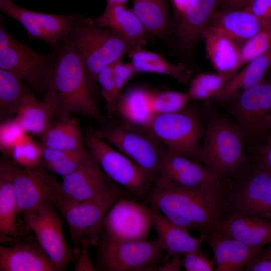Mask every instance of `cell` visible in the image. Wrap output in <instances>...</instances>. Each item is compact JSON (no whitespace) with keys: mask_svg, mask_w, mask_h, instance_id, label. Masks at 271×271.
Instances as JSON below:
<instances>
[{"mask_svg":"<svg viewBox=\"0 0 271 271\" xmlns=\"http://www.w3.org/2000/svg\"><path fill=\"white\" fill-rule=\"evenodd\" d=\"M149 208L159 244L168 256L200 250L202 244L207 241L205 234L194 237L189 230L171 221L156 208L150 205Z\"/></svg>","mask_w":271,"mask_h":271,"instance_id":"22","label":"cell"},{"mask_svg":"<svg viewBox=\"0 0 271 271\" xmlns=\"http://www.w3.org/2000/svg\"><path fill=\"white\" fill-rule=\"evenodd\" d=\"M0 270L56 271L41 247L27 243L0 246Z\"/></svg>","mask_w":271,"mask_h":271,"instance_id":"25","label":"cell"},{"mask_svg":"<svg viewBox=\"0 0 271 271\" xmlns=\"http://www.w3.org/2000/svg\"><path fill=\"white\" fill-rule=\"evenodd\" d=\"M63 41L71 44L79 55L90 90L98 91L97 78L105 67L128 54L132 45L115 31L98 26L91 18L76 16L73 27Z\"/></svg>","mask_w":271,"mask_h":271,"instance_id":"4","label":"cell"},{"mask_svg":"<svg viewBox=\"0 0 271 271\" xmlns=\"http://www.w3.org/2000/svg\"><path fill=\"white\" fill-rule=\"evenodd\" d=\"M98 249V268L101 270H158L168 256L157 238L118 242L103 235Z\"/></svg>","mask_w":271,"mask_h":271,"instance_id":"10","label":"cell"},{"mask_svg":"<svg viewBox=\"0 0 271 271\" xmlns=\"http://www.w3.org/2000/svg\"><path fill=\"white\" fill-rule=\"evenodd\" d=\"M245 151L249 163L271 174V147L264 143L249 145Z\"/></svg>","mask_w":271,"mask_h":271,"instance_id":"42","label":"cell"},{"mask_svg":"<svg viewBox=\"0 0 271 271\" xmlns=\"http://www.w3.org/2000/svg\"><path fill=\"white\" fill-rule=\"evenodd\" d=\"M202 233L207 237L214 253L215 271H241L252 258L263 249L249 246L223 235L216 227H208Z\"/></svg>","mask_w":271,"mask_h":271,"instance_id":"19","label":"cell"},{"mask_svg":"<svg viewBox=\"0 0 271 271\" xmlns=\"http://www.w3.org/2000/svg\"><path fill=\"white\" fill-rule=\"evenodd\" d=\"M91 19L98 26L119 34L133 48L143 47L147 44L149 35L147 30L132 10L127 8L125 4H107L103 14Z\"/></svg>","mask_w":271,"mask_h":271,"instance_id":"23","label":"cell"},{"mask_svg":"<svg viewBox=\"0 0 271 271\" xmlns=\"http://www.w3.org/2000/svg\"><path fill=\"white\" fill-rule=\"evenodd\" d=\"M97 82L105 101L107 116L111 119L116 112L117 99L119 94L113 76L112 64L100 72Z\"/></svg>","mask_w":271,"mask_h":271,"instance_id":"41","label":"cell"},{"mask_svg":"<svg viewBox=\"0 0 271 271\" xmlns=\"http://www.w3.org/2000/svg\"><path fill=\"white\" fill-rule=\"evenodd\" d=\"M129 0H107V4L121 3L125 4Z\"/></svg>","mask_w":271,"mask_h":271,"instance_id":"52","label":"cell"},{"mask_svg":"<svg viewBox=\"0 0 271 271\" xmlns=\"http://www.w3.org/2000/svg\"><path fill=\"white\" fill-rule=\"evenodd\" d=\"M133 197L122 196L107 213L103 235L115 241L147 240L153 226L149 205Z\"/></svg>","mask_w":271,"mask_h":271,"instance_id":"14","label":"cell"},{"mask_svg":"<svg viewBox=\"0 0 271 271\" xmlns=\"http://www.w3.org/2000/svg\"><path fill=\"white\" fill-rule=\"evenodd\" d=\"M1 165L11 175L19 214L22 213L25 218L41 204L51 200L58 182L41 165L27 168L6 160H1Z\"/></svg>","mask_w":271,"mask_h":271,"instance_id":"16","label":"cell"},{"mask_svg":"<svg viewBox=\"0 0 271 271\" xmlns=\"http://www.w3.org/2000/svg\"><path fill=\"white\" fill-rule=\"evenodd\" d=\"M31 93L20 77L0 69V115L3 119L16 114L24 98Z\"/></svg>","mask_w":271,"mask_h":271,"instance_id":"34","label":"cell"},{"mask_svg":"<svg viewBox=\"0 0 271 271\" xmlns=\"http://www.w3.org/2000/svg\"><path fill=\"white\" fill-rule=\"evenodd\" d=\"M201 109L205 124L201 163L216 173L237 178L249 166L243 130L234 119L219 112L209 100L204 101Z\"/></svg>","mask_w":271,"mask_h":271,"instance_id":"3","label":"cell"},{"mask_svg":"<svg viewBox=\"0 0 271 271\" xmlns=\"http://www.w3.org/2000/svg\"><path fill=\"white\" fill-rule=\"evenodd\" d=\"M241 175L232 179L226 199L224 218L255 216L271 220V174L249 163Z\"/></svg>","mask_w":271,"mask_h":271,"instance_id":"8","label":"cell"},{"mask_svg":"<svg viewBox=\"0 0 271 271\" xmlns=\"http://www.w3.org/2000/svg\"><path fill=\"white\" fill-rule=\"evenodd\" d=\"M40 138L43 147L53 150L75 151L84 149L86 146L85 137L78 121L70 118L51 125Z\"/></svg>","mask_w":271,"mask_h":271,"instance_id":"31","label":"cell"},{"mask_svg":"<svg viewBox=\"0 0 271 271\" xmlns=\"http://www.w3.org/2000/svg\"><path fill=\"white\" fill-rule=\"evenodd\" d=\"M81 251L79 258L75 267L76 271H95L97 268L94 265L89 254V248L92 244L88 239H83L80 242Z\"/></svg>","mask_w":271,"mask_h":271,"instance_id":"47","label":"cell"},{"mask_svg":"<svg viewBox=\"0 0 271 271\" xmlns=\"http://www.w3.org/2000/svg\"><path fill=\"white\" fill-rule=\"evenodd\" d=\"M225 236L249 246H262L271 242V221L255 216L226 217L217 228Z\"/></svg>","mask_w":271,"mask_h":271,"instance_id":"24","label":"cell"},{"mask_svg":"<svg viewBox=\"0 0 271 271\" xmlns=\"http://www.w3.org/2000/svg\"><path fill=\"white\" fill-rule=\"evenodd\" d=\"M55 50L41 54L14 38L1 21L0 69L18 75L36 92L47 93L53 75Z\"/></svg>","mask_w":271,"mask_h":271,"instance_id":"7","label":"cell"},{"mask_svg":"<svg viewBox=\"0 0 271 271\" xmlns=\"http://www.w3.org/2000/svg\"><path fill=\"white\" fill-rule=\"evenodd\" d=\"M244 10L258 19L262 27L271 24V0H250Z\"/></svg>","mask_w":271,"mask_h":271,"instance_id":"45","label":"cell"},{"mask_svg":"<svg viewBox=\"0 0 271 271\" xmlns=\"http://www.w3.org/2000/svg\"><path fill=\"white\" fill-rule=\"evenodd\" d=\"M131 9L149 35L164 39L170 27L167 0H133Z\"/></svg>","mask_w":271,"mask_h":271,"instance_id":"32","label":"cell"},{"mask_svg":"<svg viewBox=\"0 0 271 271\" xmlns=\"http://www.w3.org/2000/svg\"><path fill=\"white\" fill-rule=\"evenodd\" d=\"M214 265L201 249L183 254V267L186 271H212Z\"/></svg>","mask_w":271,"mask_h":271,"instance_id":"43","label":"cell"},{"mask_svg":"<svg viewBox=\"0 0 271 271\" xmlns=\"http://www.w3.org/2000/svg\"><path fill=\"white\" fill-rule=\"evenodd\" d=\"M112 69L117 90L120 93L124 86L138 73L130 63H124L122 59L112 63Z\"/></svg>","mask_w":271,"mask_h":271,"instance_id":"44","label":"cell"},{"mask_svg":"<svg viewBox=\"0 0 271 271\" xmlns=\"http://www.w3.org/2000/svg\"><path fill=\"white\" fill-rule=\"evenodd\" d=\"M54 48L55 64L46 100L52 106L54 115L62 120L70 118L72 113H79L103 123L106 120L90 90L79 55L65 41L60 42Z\"/></svg>","mask_w":271,"mask_h":271,"instance_id":"2","label":"cell"},{"mask_svg":"<svg viewBox=\"0 0 271 271\" xmlns=\"http://www.w3.org/2000/svg\"><path fill=\"white\" fill-rule=\"evenodd\" d=\"M94 131L141 167L155 182L166 148L147 127L122 119L110 120Z\"/></svg>","mask_w":271,"mask_h":271,"instance_id":"6","label":"cell"},{"mask_svg":"<svg viewBox=\"0 0 271 271\" xmlns=\"http://www.w3.org/2000/svg\"><path fill=\"white\" fill-rule=\"evenodd\" d=\"M54 206L51 200L46 201L32 212L25 220L56 270H62L70 261L72 251L64 236L61 218Z\"/></svg>","mask_w":271,"mask_h":271,"instance_id":"15","label":"cell"},{"mask_svg":"<svg viewBox=\"0 0 271 271\" xmlns=\"http://www.w3.org/2000/svg\"><path fill=\"white\" fill-rule=\"evenodd\" d=\"M270 66L271 48L250 61L242 70L228 80L212 100L222 103L231 101L262 82L265 78Z\"/></svg>","mask_w":271,"mask_h":271,"instance_id":"26","label":"cell"},{"mask_svg":"<svg viewBox=\"0 0 271 271\" xmlns=\"http://www.w3.org/2000/svg\"><path fill=\"white\" fill-rule=\"evenodd\" d=\"M192 0H173L175 7L181 16L191 3Z\"/></svg>","mask_w":271,"mask_h":271,"instance_id":"50","label":"cell"},{"mask_svg":"<svg viewBox=\"0 0 271 271\" xmlns=\"http://www.w3.org/2000/svg\"><path fill=\"white\" fill-rule=\"evenodd\" d=\"M43 147L28 136L15 147L9 156L17 164L24 168H33L41 164Z\"/></svg>","mask_w":271,"mask_h":271,"instance_id":"38","label":"cell"},{"mask_svg":"<svg viewBox=\"0 0 271 271\" xmlns=\"http://www.w3.org/2000/svg\"><path fill=\"white\" fill-rule=\"evenodd\" d=\"M210 26L228 35L241 45L262 28L260 21L246 10L217 9Z\"/></svg>","mask_w":271,"mask_h":271,"instance_id":"27","label":"cell"},{"mask_svg":"<svg viewBox=\"0 0 271 271\" xmlns=\"http://www.w3.org/2000/svg\"><path fill=\"white\" fill-rule=\"evenodd\" d=\"M191 100L188 92L153 91L151 108L154 114L169 113L184 108Z\"/></svg>","mask_w":271,"mask_h":271,"instance_id":"37","label":"cell"},{"mask_svg":"<svg viewBox=\"0 0 271 271\" xmlns=\"http://www.w3.org/2000/svg\"><path fill=\"white\" fill-rule=\"evenodd\" d=\"M271 48V24L263 27L240 46L241 66L267 52Z\"/></svg>","mask_w":271,"mask_h":271,"instance_id":"39","label":"cell"},{"mask_svg":"<svg viewBox=\"0 0 271 271\" xmlns=\"http://www.w3.org/2000/svg\"><path fill=\"white\" fill-rule=\"evenodd\" d=\"M153 91L143 87H134L118 95L116 112L130 123L146 127L154 114L151 108Z\"/></svg>","mask_w":271,"mask_h":271,"instance_id":"28","label":"cell"},{"mask_svg":"<svg viewBox=\"0 0 271 271\" xmlns=\"http://www.w3.org/2000/svg\"><path fill=\"white\" fill-rule=\"evenodd\" d=\"M1 11L18 21L29 37L43 40L55 47L64 40L72 29L76 16L41 13L16 5L10 0H0Z\"/></svg>","mask_w":271,"mask_h":271,"instance_id":"17","label":"cell"},{"mask_svg":"<svg viewBox=\"0 0 271 271\" xmlns=\"http://www.w3.org/2000/svg\"><path fill=\"white\" fill-rule=\"evenodd\" d=\"M243 270L271 271V245L248 261Z\"/></svg>","mask_w":271,"mask_h":271,"instance_id":"46","label":"cell"},{"mask_svg":"<svg viewBox=\"0 0 271 271\" xmlns=\"http://www.w3.org/2000/svg\"><path fill=\"white\" fill-rule=\"evenodd\" d=\"M87 150L104 173L138 200L144 197L154 182L138 165L99 138L94 130L84 135Z\"/></svg>","mask_w":271,"mask_h":271,"instance_id":"9","label":"cell"},{"mask_svg":"<svg viewBox=\"0 0 271 271\" xmlns=\"http://www.w3.org/2000/svg\"><path fill=\"white\" fill-rule=\"evenodd\" d=\"M227 103L229 113L245 134L246 145L265 143L271 128V78Z\"/></svg>","mask_w":271,"mask_h":271,"instance_id":"11","label":"cell"},{"mask_svg":"<svg viewBox=\"0 0 271 271\" xmlns=\"http://www.w3.org/2000/svg\"><path fill=\"white\" fill-rule=\"evenodd\" d=\"M227 81L225 77L218 73H201L191 80L188 92L192 100L212 99Z\"/></svg>","mask_w":271,"mask_h":271,"instance_id":"36","label":"cell"},{"mask_svg":"<svg viewBox=\"0 0 271 271\" xmlns=\"http://www.w3.org/2000/svg\"><path fill=\"white\" fill-rule=\"evenodd\" d=\"M224 175L216 173L201 163L166 150L158 176L153 185L165 189H194L213 182Z\"/></svg>","mask_w":271,"mask_h":271,"instance_id":"18","label":"cell"},{"mask_svg":"<svg viewBox=\"0 0 271 271\" xmlns=\"http://www.w3.org/2000/svg\"><path fill=\"white\" fill-rule=\"evenodd\" d=\"M28 136L27 132L15 117L2 120L0 124V149L9 156L12 149Z\"/></svg>","mask_w":271,"mask_h":271,"instance_id":"40","label":"cell"},{"mask_svg":"<svg viewBox=\"0 0 271 271\" xmlns=\"http://www.w3.org/2000/svg\"><path fill=\"white\" fill-rule=\"evenodd\" d=\"M219 0H192L181 16L176 29L178 47L190 55L198 39L210 26L212 16L218 9Z\"/></svg>","mask_w":271,"mask_h":271,"instance_id":"20","label":"cell"},{"mask_svg":"<svg viewBox=\"0 0 271 271\" xmlns=\"http://www.w3.org/2000/svg\"><path fill=\"white\" fill-rule=\"evenodd\" d=\"M130 196L127 190L118 185L101 196L56 208L65 219L74 243L80 242L86 238L92 244H96L110 208L121 197Z\"/></svg>","mask_w":271,"mask_h":271,"instance_id":"12","label":"cell"},{"mask_svg":"<svg viewBox=\"0 0 271 271\" xmlns=\"http://www.w3.org/2000/svg\"><path fill=\"white\" fill-rule=\"evenodd\" d=\"M207 55L217 73L228 81L241 64V45L222 30L209 26L204 32Z\"/></svg>","mask_w":271,"mask_h":271,"instance_id":"21","label":"cell"},{"mask_svg":"<svg viewBox=\"0 0 271 271\" xmlns=\"http://www.w3.org/2000/svg\"><path fill=\"white\" fill-rule=\"evenodd\" d=\"M117 185L90 154L78 169L58 182L51 201L56 207L82 202L103 195Z\"/></svg>","mask_w":271,"mask_h":271,"instance_id":"13","label":"cell"},{"mask_svg":"<svg viewBox=\"0 0 271 271\" xmlns=\"http://www.w3.org/2000/svg\"><path fill=\"white\" fill-rule=\"evenodd\" d=\"M231 178L224 176L194 189H165L152 185L141 202L154 207L174 223L188 230L218 228L224 219Z\"/></svg>","mask_w":271,"mask_h":271,"instance_id":"1","label":"cell"},{"mask_svg":"<svg viewBox=\"0 0 271 271\" xmlns=\"http://www.w3.org/2000/svg\"><path fill=\"white\" fill-rule=\"evenodd\" d=\"M18 203L12 179L8 171L0 166V236L4 239L16 236Z\"/></svg>","mask_w":271,"mask_h":271,"instance_id":"33","label":"cell"},{"mask_svg":"<svg viewBox=\"0 0 271 271\" xmlns=\"http://www.w3.org/2000/svg\"><path fill=\"white\" fill-rule=\"evenodd\" d=\"M250 0H219L217 9L244 10Z\"/></svg>","mask_w":271,"mask_h":271,"instance_id":"49","label":"cell"},{"mask_svg":"<svg viewBox=\"0 0 271 271\" xmlns=\"http://www.w3.org/2000/svg\"><path fill=\"white\" fill-rule=\"evenodd\" d=\"M132 64L137 72L154 73L171 76L178 82L187 84L192 71L183 64L175 65L167 61L160 54L138 47L128 53Z\"/></svg>","mask_w":271,"mask_h":271,"instance_id":"29","label":"cell"},{"mask_svg":"<svg viewBox=\"0 0 271 271\" xmlns=\"http://www.w3.org/2000/svg\"><path fill=\"white\" fill-rule=\"evenodd\" d=\"M41 165L63 178L78 169L90 155L84 149L62 151L43 147Z\"/></svg>","mask_w":271,"mask_h":271,"instance_id":"35","label":"cell"},{"mask_svg":"<svg viewBox=\"0 0 271 271\" xmlns=\"http://www.w3.org/2000/svg\"><path fill=\"white\" fill-rule=\"evenodd\" d=\"M183 253H177L173 256L170 261H167L158 269L160 271H179L183 266Z\"/></svg>","mask_w":271,"mask_h":271,"instance_id":"48","label":"cell"},{"mask_svg":"<svg viewBox=\"0 0 271 271\" xmlns=\"http://www.w3.org/2000/svg\"><path fill=\"white\" fill-rule=\"evenodd\" d=\"M54 116L51 104L38 100L31 93L24 98L15 117L27 133L40 137L52 125Z\"/></svg>","mask_w":271,"mask_h":271,"instance_id":"30","label":"cell"},{"mask_svg":"<svg viewBox=\"0 0 271 271\" xmlns=\"http://www.w3.org/2000/svg\"><path fill=\"white\" fill-rule=\"evenodd\" d=\"M146 127L170 152L201 163L205 131L201 106L189 103L174 112L154 114Z\"/></svg>","mask_w":271,"mask_h":271,"instance_id":"5","label":"cell"},{"mask_svg":"<svg viewBox=\"0 0 271 271\" xmlns=\"http://www.w3.org/2000/svg\"><path fill=\"white\" fill-rule=\"evenodd\" d=\"M264 144L271 147V128L268 132Z\"/></svg>","mask_w":271,"mask_h":271,"instance_id":"51","label":"cell"}]
</instances>
